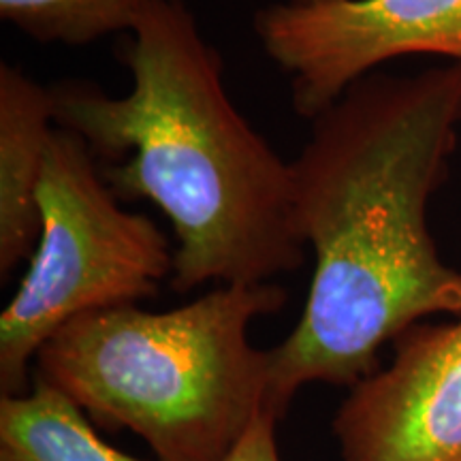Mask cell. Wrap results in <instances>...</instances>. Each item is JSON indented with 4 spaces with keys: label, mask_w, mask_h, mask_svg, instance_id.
Returning <instances> with one entry per match:
<instances>
[{
    "label": "cell",
    "mask_w": 461,
    "mask_h": 461,
    "mask_svg": "<svg viewBox=\"0 0 461 461\" xmlns=\"http://www.w3.org/2000/svg\"><path fill=\"white\" fill-rule=\"evenodd\" d=\"M393 344L333 419L342 461H461V314Z\"/></svg>",
    "instance_id": "cell-6"
},
{
    "label": "cell",
    "mask_w": 461,
    "mask_h": 461,
    "mask_svg": "<svg viewBox=\"0 0 461 461\" xmlns=\"http://www.w3.org/2000/svg\"><path fill=\"white\" fill-rule=\"evenodd\" d=\"M285 303L286 293L265 282L218 286L169 312L96 310L41 346L37 378L105 428L135 431L158 461H224L272 412V359L248 330Z\"/></svg>",
    "instance_id": "cell-3"
},
{
    "label": "cell",
    "mask_w": 461,
    "mask_h": 461,
    "mask_svg": "<svg viewBox=\"0 0 461 461\" xmlns=\"http://www.w3.org/2000/svg\"><path fill=\"white\" fill-rule=\"evenodd\" d=\"M120 51L132 88L50 86L54 122L101 160L120 201L148 199L169 218L171 285H265L305 263L293 173L238 112L222 58L184 0H152Z\"/></svg>",
    "instance_id": "cell-2"
},
{
    "label": "cell",
    "mask_w": 461,
    "mask_h": 461,
    "mask_svg": "<svg viewBox=\"0 0 461 461\" xmlns=\"http://www.w3.org/2000/svg\"><path fill=\"white\" fill-rule=\"evenodd\" d=\"M0 459L143 461L101 440L82 408L41 378L31 393L0 400Z\"/></svg>",
    "instance_id": "cell-8"
},
{
    "label": "cell",
    "mask_w": 461,
    "mask_h": 461,
    "mask_svg": "<svg viewBox=\"0 0 461 461\" xmlns=\"http://www.w3.org/2000/svg\"><path fill=\"white\" fill-rule=\"evenodd\" d=\"M152 0H0V17L41 45L84 48L132 31Z\"/></svg>",
    "instance_id": "cell-9"
},
{
    "label": "cell",
    "mask_w": 461,
    "mask_h": 461,
    "mask_svg": "<svg viewBox=\"0 0 461 461\" xmlns=\"http://www.w3.org/2000/svg\"><path fill=\"white\" fill-rule=\"evenodd\" d=\"M252 26L305 120L393 58L440 56L461 67V0H286L258 9Z\"/></svg>",
    "instance_id": "cell-5"
},
{
    "label": "cell",
    "mask_w": 461,
    "mask_h": 461,
    "mask_svg": "<svg viewBox=\"0 0 461 461\" xmlns=\"http://www.w3.org/2000/svg\"><path fill=\"white\" fill-rule=\"evenodd\" d=\"M276 420L278 417L274 412H263L224 461H280L276 447Z\"/></svg>",
    "instance_id": "cell-10"
},
{
    "label": "cell",
    "mask_w": 461,
    "mask_h": 461,
    "mask_svg": "<svg viewBox=\"0 0 461 461\" xmlns=\"http://www.w3.org/2000/svg\"><path fill=\"white\" fill-rule=\"evenodd\" d=\"M39 216L31 267L0 316L3 395L24 393L28 366L62 325L157 295L173 274L169 240L157 222L126 212L88 146L58 126L39 184Z\"/></svg>",
    "instance_id": "cell-4"
},
{
    "label": "cell",
    "mask_w": 461,
    "mask_h": 461,
    "mask_svg": "<svg viewBox=\"0 0 461 461\" xmlns=\"http://www.w3.org/2000/svg\"><path fill=\"white\" fill-rule=\"evenodd\" d=\"M56 131L50 86L0 65V276L32 257L41 230L39 184Z\"/></svg>",
    "instance_id": "cell-7"
},
{
    "label": "cell",
    "mask_w": 461,
    "mask_h": 461,
    "mask_svg": "<svg viewBox=\"0 0 461 461\" xmlns=\"http://www.w3.org/2000/svg\"><path fill=\"white\" fill-rule=\"evenodd\" d=\"M0 461H5V459H0Z\"/></svg>",
    "instance_id": "cell-11"
},
{
    "label": "cell",
    "mask_w": 461,
    "mask_h": 461,
    "mask_svg": "<svg viewBox=\"0 0 461 461\" xmlns=\"http://www.w3.org/2000/svg\"><path fill=\"white\" fill-rule=\"evenodd\" d=\"M310 122L291 163L293 214L316 265L302 319L269 350L278 419L305 384L355 387L384 344L461 314V272L428 227L461 124V67L367 75Z\"/></svg>",
    "instance_id": "cell-1"
}]
</instances>
